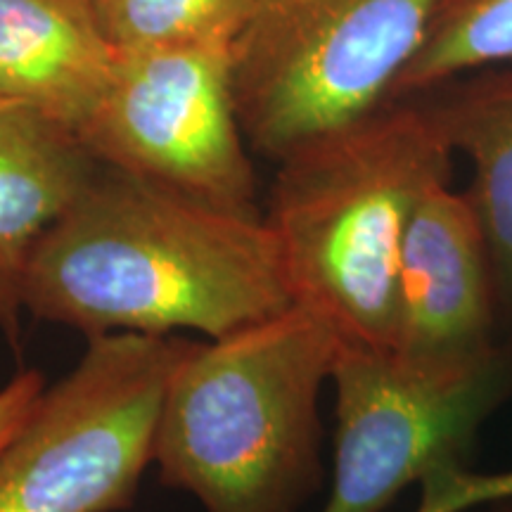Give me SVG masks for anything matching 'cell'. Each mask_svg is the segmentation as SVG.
<instances>
[{
  "instance_id": "cell-4",
  "label": "cell",
  "mask_w": 512,
  "mask_h": 512,
  "mask_svg": "<svg viewBox=\"0 0 512 512\" xmlns=\"http://www.w3.org/2000/svg\"><path fill=\"white\" fill-rule=\"evenodd\" d=\"M444 0H254L230 46L249 150L280 159L375 112Z\"/></svg>"
},
{
  "instance_id": "cell-8",
  "label": "cell",
  "mask_w": 512,
  "mask_h": 512,
  "mask_svg": "<svg viewBox=\"0 0 512 512\" xmlns=\"http://www.w3.org/2000/svg\"><path fill=\"white\" fill-rule=\"evenodd\" d=\"M494 266L484 230L451 183L415 211L401 249L392 351L415 363H467L498 349Z\"/></svg>"
},
{
  "instance_id": "cell-12",
  "label": "cell",
  "mask_w": 512,
  "mask_h": 512,
  "mask_svg": "<svg viewBox=\"0 0 512 512\" xmlns=\"http://www.w3.org/2000/svg\"><path fill=\"white\" fill-rule=\"evenodd\" d=\"M494 67H512V0H444L392 100Z\"/></svg>"
},
{
  "instance_id": "cell-17",
  "label": "cell",
  "mask_w": 512,
  "mask_h": 512,
  "mask_svg": "<svg viewBox=\"0 0 512 512\" xmlns=\"http://www.w3.org/2000/svg\"><path fill=\"white\" fill-rule=\"evenodd\" d=\"M479 512H494V508H491V510H479Z\"/></svg>"
},
{
  "instance_id": "cell-5",
  "label": "cell",
  "mask_w": 512,
  "mask_h": 512,
  "mask_svg": "<svg viewBox=\"0 0 512 512\" xmlns=\"http://www.w3.org/2000/svg\"><path fill=\"white\" fill-rule=\"evenodd\" d=\"M176 335L88 339L74 370L43 389L0 444V512H119L152 465V439Z\"/></svg>"
},
{
  "instance_id": "cell-10",
  "label": "cell",
  "mask_w": 512,
  "mask_h": 512,
  "mask_svg": "<svg viewBox=\"0 0 512 512\" xmlns=\"http://www.w3.org/2000/svg\"><path fill=\"white\" fill-rule=\"evenodd\" d=\"M117 60L91 0H0V100L34 107L76 133Z\"/></svg>"
},
{
  "instance_id": "cell-14",
  "label": "cell",
  "mask_w": 512,
  "mask_h": 512,
  "mask_svg": "<svg viewBox=\"0 0 512 512\" xmlns=\"http://www.w3.org/2000/svg\"><path fill=\"white\" fill-rule=\"evenodd\" d=\"M415 512H479L512 503V467L501 472H475L463 458L437 463L420 479Z\"/></svg>"
},
{
  "instance_id": "cell-1",
  "label": "cell",
  "mask_w": 512,
  "mask_h": 512,
  "mask_svg": "<svg viewBox=\"0 0 512 512\" xmlns=\"http://www.w3.org/2000/svg\"><path fill=\"white\" fill-rule=\"evenodd\" d=\"M264 214H242L102 166L50 226L24 275V311L86 339L230 335L290 309Z\"/></svg>"
},
{
  "instance_id": "cell-6",
  "label": "cell",
  "mask_w": 512,
  "mask_h": 512,
  "mask_svg": "<svg viewBox=\"0 0 512 512\" xmlns=\"http://www.w3.org/2000/svg\"><path fill=\"white\" fill-rule=\"evenodd\" d=\"M335 441L320 512H382L437 463L463 458L512 389V349L467 363H415L342 344L330 375Z\"/></svg>"
},
{
  "instance_id": "cell-3",
  "label": "cell",
  "mask_w": 512,
  "mask_h": 512,
  "mask_svg": "<svg viewBox=\"0 0 512 512\" xmlns=\"http://www.w3.org/2000/svg\"><path fill=\"white\" fill-rule=\"evenodd\" d=\"M339 337L302 306L190 342L159 406V482L204 512H299L323 484L320 392Z\"/></svg>"
},
{
  "instance_id": "cell-16",
  "label": "cell",
  "mask_w": 512,
  "mask_h": 512,
  "mask_svg": "<svg viewBox=\"0 0 512 512\" xmlns=\"http://www.w3.org/2000/svg\"><path fill=\"white\" fill-rule=\"evenodd\" d=\"M494 512H512V503H505V505H498V508H494Z\"/></svg>"
},
{
  "instance_id": "cell-2",
  "label": "cell",
  "mask_w": 512,
  "mask_h": 512,
  "mask_svg": "<svg viewBox=\"0 0 512 512\" xmlns=\"http://www.w3.org/2000/svg\"><path fill=\"white\" fill-rule=\"evenodd\" d=\"M453 150L425 95L384 102L278 162L264 221L292 304L342 344L392 351L401 249Z\"/></svg>"
},
{
  "instance_id": "cell-9",
  "label": "cell",
  "mask_w": 512,
  "mask_h": 512,
  "mask_svg": "<svg viewBox=\"0 0 512 512\" xmlns=\"http://www.w3.org/2000/svg\"><path fill=\"white\" fill-rule=\"evenodd\" d=\"M98 169L67 126L22 102L0 100V332L12 349L19 347L31 254Z\"/></svg>"
},
{
  "instance_id": "cell-13",
  "label": "cell",
  "mask_w": 512,
  "mask_h": 512,
  "mask_svg": "<svg viewBox=\"0 0 512 512\" xmlns=\"http://www.w3.org/2000/svg\"><path fill=\"white\" fill-rule=\"evenodd\" d=\"M254 0H91L117 53L223 43L233 46Z\"/></svg>"
},
{
  "instance_id": "cell-15",
  "label": "cell",
  "mask_w": 512,
  "mask_h": 512,
  "mask_svg": "<svg viewBox=\"0 0 512 512\" xmlns=\"http://www.w3.org/2000/svg\"><path fill=\"white\" fill-rule=\"evenodd\" d=\"M43 389L46 382L38 370H22L5 387H0V444L27 420Z\"/></svg>"
},
{
  "instance_id": "cell-11",
  "label": "cell",
  "mask_w": 512,
  "mask_h": 512,
  "mask_svg": "<svg viewBox=\"0 0 512 512\" xmlns=\"http://www.w3.org/2000/svg\"><path fill=\"white\" fill-rule=\"evenodd\" d=\"M453 155L472 169L467 200L494 266L498 306H512V67L482 69L425 93Z\"/></svg>"
},
{
  "instance_id": "cell-7",
  "label": "cell",
  "mask_w": 512,
  "mask_h": 512,
  "mask_svg": "<svg viewBox=\"0 0 512 512\" xmlns=\"http://www.w3.org/2000/svg\"><path fill=\"white\" fill-rule=\"evenodd\" d=\"M76 138L102 166L216 207L264 214L223 43L119 53Z\"/></svg>"
}]
</instances>
